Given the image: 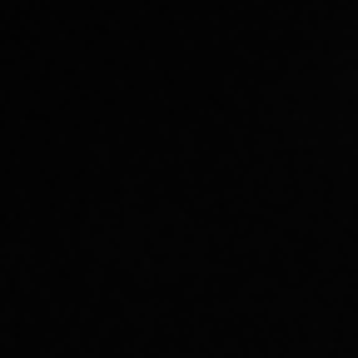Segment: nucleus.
I'll return each mask as SVG.
<instances>
[]
</instances>
